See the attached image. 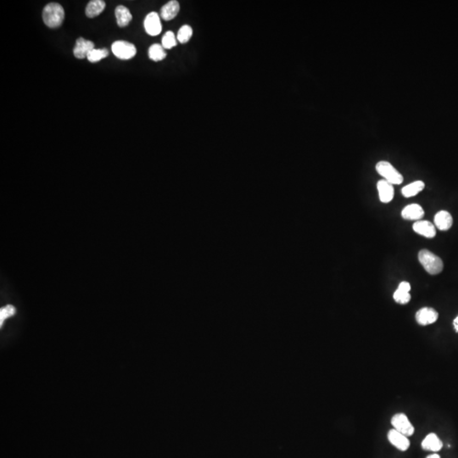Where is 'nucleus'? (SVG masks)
<instances>
[{
    "label": "nucleus",
    "instance_id": "6e6552de",
    "mask_svg": "<svg viewBox=\"0 0 458 458\" xmlns=\"http://www.w3.org/2000/svg\"><path fill=\"white\" fill-rule=\"evenodd\" d=\"M145 28L149 35L157 36L160 33L162 26L159 15L156 12H151L145 17Z\"/></svg>",
    "mask_w": 458,
    "mask_h": 458
},
{
    "label": "nucleus",
    "instance_id": "a878e982",
    "mask_svg": "<svg viewBox=\"0 0 458 458\" xmlns=\"http://www.w3.org/2000/svg\"><path fill=\"white\" fill-rule=\"evenodd\" d=\"M427 458H441V457H440L438 454L434 453V454H432V455H429V457H428Z\"/></svg>",
    "mask_w": 458,
    "mask_h": 458
},
{
    "label": "nucleus",
    "instance_id": "b1692460",
    "mask_svg": "<svg viewBox=\"0 0 458 458\" xmlns=\"http://www.w3.org/2000/svg\"><path fill=\"white\" fill-rule=\"evenodd\" d=\"M15 313V309L13 305H7L5 307L2 308L0 310V325L2 326L3 322L6 318L13 316Z\"/></svg>",
    "mask_w": 458,
    "mask_h": 458
},
{
    "label": "nucleus",
    "instance_id": "aec40b11",
    "mask_svg": "<svg viewBox=\"0 0 458 458\" xmlns=\"http://www.w3.org/2000/svg\"><path fill=\"white\" fill-rule=\"evenodd\" d=\"M149 57L154 61H163L166 57V53L162 45L155 44L151 45L149 50Z\"/></svg>",
    "mask_w": 458,
    "mask_h": 458
},
{
    "label": "nucleus",
    "instance_id": "393cba45",
    "mask_svg": "<svg viewBox=\"0 0 458 458\" xmlns=\"http://www.w3.org/2000/svg\"><path fill=\"white\" fill-rule=\"evenodd\" d=\"M453 328H454L456 333L458 334V316L453 320Z\"/></svg>",
    "mask_w": 458,
    "mask_h": 458
},
{
    "label": "nucleus",
    "instance_id": "0eeeda50",
    "mask_svg": "<svg viewBox=\"0 0 458 458\" xmlns=\"http://www.w3.org/2000/svg\"><path fill=\"white\" fill-rule=\"evenodd\" d=\"M388 440L392 446L401 452H406L410 447V441L406 435L400 434L395 429H392L388 432Z\"/></svg>",
    "mask_w": 458,
    "mask_h": 458
},
{
    "label": "nucleus",
    "instance_id": "7ed1b4c3",
    "mask_svg": "<svg viewBox=\"0 0 458 458\" xmlns=\"http://www.w3.org/2000/svg\"><path fill=\"white\" fill-rule=\"evenodd\" d=\"M376 171L384 180L393 185H399L403 183V176L388 161L382 160L378 162Z\"/></svg>",
    "mask_w": 458,
    "mask_h": 458
},
{
    "label": "nucleus",
    "instance_id": "39448f33",
    "mask_svg": "<svg viewBox=\"0 0 458 458\" xmlns=\"http://www.w3.org/2000/svg\"><path fill=\"white\" fill-rule=\"evenodd\" d=\"M111 50L114 55L121 60H130L136 55L137 50L134 44L126 41H116L112 46Z\"/></svg>",
    "mask_w": 458,
    "mask_h": 458
},
{
    "label": "nucleus",
    "instance_id": "f8f14e48",
    "mask_svg": "<svg viewBox=\"0 0 458 458\" xmlns=\"http://www.w3.org/2000/svg\"><path fill=\"white\" fill-rule=\"evenodd\" d=\"M412 229L418 234L428 238H434L436 234L435 227L429 221H418L413 224Z\"/></svg>",
    "mask_w": 458,
    "mask_h": 458
},
{
    "label": "nucleus",
    "instance_id": "423d86ee",
    "mask_svg": "<svg viewBox=\"0 0 458 458\" xmlns=\"http://www.w3.org/2000/svg\"><path fill=\"white\" fill-rule=\"evenodd\" d=\"M416 321L421 326L435 323L439 318V313L434 308L423 307L418 310L416 313Z\"/></svg>",
    "mask_w": 458,
    "mask_h": 458
},
{
    "label": "nucleus",
    "instance_id": "9d476101",
    "mask_svg": "<svg viewBox=\"0 0 458 458\" xmlns=\"http://www.w3.org/2000/svg\"><path fill=\"white\" fill-rule=\"evenodd\" d=\"M377 189L381 202L389 203L393 200L394 194L393 184L388 183L386 180H380L377 183Z\"/></svg>",
    "mask_w": 458,
    "mask_h": 458
},
{
    "label": "nucleus",
    "instance_id": "a211bd4d",
    "mask_svg": "<svg viewBox=\"0 0 458 458\" xmlns=\"http://www.w3.org/2000/svg\"><path fill=\"white\" fill-rule=\"evenodd\" d=\"M105 8V1L102 0H93L87 3L86 8V15L87 17L93 18L100 15Z\"/></svg>",
    "mask_w": 458,
    "mask_h": 458
},
{
    "label": "nucleus",
    "instance_id": "4be33fe9",
    "mask_svg": "<svg viewBox=\"0 0 458 458\" xmlns=\"http://www.w3.org/2000/svg\"><path fill=\"white\" fill-rule=\"evenodd\" d=\"M109 55V51L106 49H100V50H92L87 55V59L90 62L95 63L98 61H101L103 59L106 58Z\"/></svg>",
    "mask_w": 458,
    "mask_h": 458
},
{
    "label": "nucleus",
    "instance_id": "ddd939ff",
    "mask_svg": "<svg viewBox=\"0 0 458 458\" xmlns=\"http://www.w3.org/2000/svg\"><path fill=\"white\" fill-rule=\"evenodd\" d=\"M443 447V443L441 439L435 433H431L427 435L422 441V448L425 451L438 453Z\"/></svg>",
    "mask_w": 458,
    "mask_h": 458
},
{
    "label": "nucleus",
    "instance_id": "6ab92c4d",
    "mask_svg": "<svg viewBox=\"0 0 458 458\" xmlns=\"http://www.w3.org/2000/svg\"><path fill=\"white\" fill-rule=\"evenodd\" d=\"M425 188V184L423 181H416L410 183L408 185L405 186L401 189V193L404 197L410 198L417 195Z\"/></svg>",
    "mask_w": 458,
    "mask_h": 458
},
{
    "label": "nucleus",
    "instance_id": "4468645a",
    "mask_svg": "<svg viewBox=\"0 0 458 458\" xmlns=\"http://www.w3.org/2000/svg\"><path fill=\"white\" fill-rule=\"evenodd\" d=\"M401 216L405 220L420 221L424 216V211L418 204H412L402 210Z\"/></svg>",
    "mask_w": 458,
    "mask_h": 458
},
{
    "label": "nucleus",
    "instance_id": "f03ea898",
    "mask_svg": "<svg viewBox=\"0 0 458 458\" xmlns=\"http://www.w3.org/2000/svg\"><path fill=\"white\" fill-rule=\"evenodd\" d=\"M418 261L427 273L431 275H436L443 270V261L438 255L429 251L428 249H422L418 253Z\"/></svg>",
    "mask_w": 458,
    "mask_h": 458
},
{
    "label": "nucleus",
    "instance_id": "f3484780",
    "mask_svg": "<svg viewBox=\"0 0 458 458\" xmlns=\"http://www.w3.org/2000/svg\"><path fill=\"white\" fill-rule=\"evenodd\" d=\"M115 13H116L117 25H118L120 27H124V26H128L129 22H130L132 19H133V15H132L130 11H129V9H128L127 7H125V6H117Z\"/></svg>",
    "mask_w": 458,
    "mask_h": 458
},
{
    "label": "nucleus",
    "instance_id": "5701e85b",
    "mask_svg": "<svg viewBox=\"0 0 458 458\" xmlns=\"http://www.w3.org/2000/svg\"><path fill=\"white\" fill-rule=\"evenodd\" d=\"M163 48L166 50H170L173 47L177 46V38L175 37L174 33L172 32H165V35L163 36L162 41Z\"/></svg>",
    "mask_w": 458,
    "mask_h": 458
},
{
    "label": "nucleus",
    "instance_id": "f257e3e1",
    "mask_svg": "<svg viewBox=\"0 0 458 458\" xmlns=\"http://www.w3.org/2000/svg\"><path fill=\"white\" fill-rule=\"evenodd\" d=\"M64 19L65 10L60 3H48L44 7L43 20L44 24L50 28H56L61 26Z\"/></svg>",
    "mask_w": 458,
    "mask_h": 458
},
{
    "label": "nucleus",
    "instance_id": "9b49d317",
    "mask_svg": "<svg viewBox=\"0 0 458 458\" xmlns=\"http://www.w3.org/2000/svg\"><path fill=\"white\" fill-rule=\"evenodd\" d=\"M410 290H411V285L408 282H401L393 296L394 302L398 304H407L411 301Z\"/></svg>",
    "mask_w": 458,
    "mask_h": 458
},
{
    "label": "nucleus",
    "instance_id": "20e7f679",
    "mask_svg": "<svg viewBox=\"0 0 458 458\" xmlns=\"http://www.w3.org/2000/svg\"><path fill=\"white\" fill-rule=\"evenodd\" d=\"M392 426L398 432L407 437L412 436L415 433V428L409 420L408 417L404 413H396L391 418Z\"/></svg>",
    "mask_w": 458,
    "mask_h": 458
},
{
    "label": "nucleus",
    "instance_id": "2eb2a0df",
    "mask_svg": "<svg viewBox=\"0 0 458 458\" xmlns=\"http://www.w3.org/2000/svg\"><path fill=\"white\" fill-rule=\"evenodd\" d=\"M435 224L436 228L441 231L449 230L453 226V217L447 211H441L435 216Z\"/></svg>",
    "mask_w": 458,
    "mask_h": 458
},
{
    "label": "nucleus",
    "instance_id": "412c9836",
    "mask_svg": "<svg viewBox=\"0 0 458 458\" xmlns=\"http://www.w3.org/2000/svg\"><path fill=\"white\" fill-rule=\"evenodd\" d=\"M193 35V29L189 25H184L180 28L177 32V39L181 44L188 43Z\"/></svg>",
    "mask_w": 458,
    "mask_h": 458
},
{
    "label": "nucleus",
    "instance_id": "dca6fc26",
    "mask_svg": "<svg viewBox=\"0 0 458 458\" xmlns=\"http://www.w3.org/2000/svg\"><path fill=\"white\" fill-rule=\"evenodd\" d=\"M179 10V3L176 0H171L160 9V17L165 20H172L177 16Z\"/></svg>",
    "mask_w": 458,
    "mask_h": 458
},
{
    "label": "nucleus",
    "instance_id": "1a4fd4ad",
    "mask_svg": "<svg viewBox=\"0 0 458 458\" xmlns=\"http://www.w3.org/2000/svg\"><path fill=\"white\" fill-rule=\"evenodd\" d=\"M93 50H94V44L93 42L86 40L84 38H79L76 42L73 53H74L76 58L84 59L87 58V55H89V53Z\"/></svg>",
    "mask_w": 458,
    "mask_h": 458
}]
</instances>
